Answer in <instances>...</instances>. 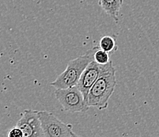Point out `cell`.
I'll return each mask as SVG.
<instances>
[{"label": "cell", "instance_id": "obj_1", "mask_svg": "<svg viewBox=\"0 0 159 137\" xmlns=\"http://www.w3.org/2000/svg\"><path fill=\"white\" fill-rule=\"evenodd\" d=\"M116 85V68L112 63L89 89L86 98L87 106L99 110L107 109L108 101L113 94Z\"/></svg>", "mask_w": 159, "mask_h": 137}, {"label": "cell", "instance_id": "obj_2", "mask_svg": "<svg viewBox=\"0 0 159 137\" xmlns=\"http://www.w3.org/2000/svg\"><path fill=\"white\" fill-rule=\"evenodd\" d=\"M99 48V46L91 48L84 55L70 60L67 63L64 71L58 76L56 80L52 82L50 85L56 89H63L76 86L83 71L93 60L94 53Z\"/></svg>", "mask_w": 159, "mask_h": 137}, {"label": "cell", "instance_id": "obj_3", "mask_svg": "<svg viewBox=\"0 0 159 137\" xmlns=\"http://www.w3.org/2000/svg\"><path fill=\"white\" fill-rule=\"evenodd\" d=\"M38 116L44 137L79 136L73 131L71 124H66L58 119L52 112L38 111Z\"/></svg>", "mask_w": 159, "mask_h": 137}, {"label": "cell", "instance_id": "obj_4", "mask_svg": "<svg viewBox=\"0 0 159 137\" xmlns=\"http://www.w3.org/2000/svg\"><path fill=\"white\" fill-rule=\"evenodd\" d=\"M55 96L66 112H85L89 108L77 86L56 89Z\"/></svg>", "mask_w": 159, "mask_h": 137}, {"label": "cell", "instance_id": "obj_5", "mask_svg": "<svg viewBox=\"0 0 159 137\" xmlns=\"http://www.w3.org/2000/svg\"><path fill=\"white\" fill-rule=\"evenodd\" d=\"M112 63V62L110 60L106 64L102 65V64L96 63L93 60L86 66L85 70L83 71L82 75H81L80 79H79L76 86H77V87L80 90V91L82 92L83 96H84L86 102L88 92H89L91 86H93V83L99 78V76L103 73L104 71L106 70L107 67L110 65V63Z\"/></svg>", "mask_w": 159, "mask_h": 137}, {"label": "cell", "instance_id": "obj_6", "mask_svg": "<svg viewBox=\"0 0 159 137\" xmlns=\"http://www.w3.org/2000/svg\"><path fill=\"white\" fill-rule=\"evenodd\" d=\"M16 126L21 128L23 137H44L37 110L25 109Z\"/></svg>", "mask_w": 159, "mask_h": 137}, {"label": "cell", "instance_id": "obj_7", "mask_svg": "<svg viewBox=\"0 0 159 137\" xmlns=\"http://www.w3.org/2000/svg\"><path fill=\"white\" fill-rule=\"evenodd\" d=\"M124 0H98V4L116 23L119 21V14Z\"/></svg>", "mask_w": 159, "mask_h": 137}, {"label": "cell", "instance_id": "obj_8", "mask_svg": "<svg viewBox=\"0 0 159 137\" xmlns=\"http://www.w3.org/2000/svg\"><path fill=\"white\" fill-rule=\"evenodd\" d=\"M99 47L101 49L108 53L114 51L116 48L115 39L111 36H104L100 41Z\"/></svg>", "mask_w": 159, "mask_h": 137}, {"label": "cell", "instance_id": "obj_9", "mask_svg": "<svg viewBox=\"0 0 159 137\" xmlns=\"http://www.w3.org/2000/svg\"><path fill=\"white\" fill-rule=\"evenodd\" d=\"M93 60L96 63H99V64L104 65V64H106V63H108V62L110 61V56L108 55V53L101 49L99 48L94 53V55H93Z\"/></svg>", "mask_w": 159, "mask_h": 137}, {"label": "cell", "instance_id": "obj_10", "mask_svg": "<svg viewBox=\"0 0 159 137\" xmlns=\"http://www.w3.org/2000/svg\"><path fill=\"white\" fill-rule=\"evenodd\" d=\"M8 137H23V132L21 130V128H18V126H15L10 129L8 133H7Z\"/></svg>", "mask_w": 159, "mask_h": 137}]
</instances>
